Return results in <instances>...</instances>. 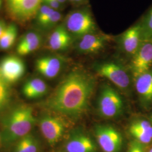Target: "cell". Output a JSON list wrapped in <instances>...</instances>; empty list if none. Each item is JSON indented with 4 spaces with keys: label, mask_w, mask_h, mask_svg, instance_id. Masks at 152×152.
I'll return each mask as SVG.
<instances>
[{
    "label": "cell",
    "mask_w": 152,
    "mask_h": 152,
    "mask_svg": "<svg viewBox=\"0 0 152 152\" xmlns=\"http://www.w3.org/2000/svg\"><path fill=\"white\" fill-rule=\"evenodd\" d=\"M18 35V29L14 24L7 25L5 31L0 38V50L10 49L15 43Z\"/></svg>",
    "instance_id": "44dd1931"
},
{
    "label": "cell",
    "mask_w": 152,
    "mask_h": 152,
    "mask_svg": "<svg viewBox=\"0 0 152 152\" xmlns=\"http://www.w3.org/2000/svg\"><path fill=\"white\" fill-rule=\"evenodd\" d=\"M76 5H82L86 3L87 0H68Z\"/></svg>",
    "instance_id": "f1b7e54d"
},
{
    "label": "cell",
    "mask_w": 152,
    "mask_h": 152,
    "mask_svg": "<svg viewBox=\"0 0 152 152\" xmlns=\"http://www.w3.org/2000/svg\"><path fill=\"white\" fill-rule=\"evenodd\" d=\"M57 1H58L59 2H60V3H61L63 4H64L68 0H57Z\"/></svg>",
    "instance_id": "f546056e"
},
{
    "label": "cell",
    "mask_w": 152,
    "mask_h": 152,
    "mask_svg": "<svg viewBox=\"0 0 152 152\" xmlns=\"http://www.w3.org/2000/svg\"><path fill=\"white\" fill-rule=\"evenodd\" d=\"M48 86L43 80L38 78H32L26 82L22 88L24 96L28 99L41 98L47 94Z\"/></svg>",
    "instance_id": "d6986e66"
},
{
    "label": "cell",
    "mask_w": 152,
    "mask_h": 152,
    "mask_svg": "<svg viewBox=\"0 0 152 152\" xmlns=\"http://www.w3.org/2000/svg\"><path fill=\"white\" fill-rule=\"evenodd\" d=\"M143 41L152 42V7L140 21Z\"/></svg>",
    "instance_id": "603a6c76"
},
{
    "label": "cell",
    "mask_w": 152,
    "mask_h": 152,
    "mask_svg": "<svg viewBox=\"0 0 152 152\" xmlns=\"http://www.w3.org/2000/svg\"><path fill=\"white\" fill-rule=\"evenodd\" d=\"M64 63L63 58L47 55L39 58L35 62V66L38 73L45 77L54 78L60 73Z\"/></svg>",
    "instance_id": "5bb4252c"
},
{
    "label": "cell",
    "mask_w": 152,
    "mask_h": 152,
    "mask_svg": "<svg viewBox=\"0 0 152 152\" xmlns=\"http://www.w3.org/2000/svg\"><path fill=\"white\" fill-rule=\"evenodd\" d=\"M131 136L143 145L152 142V124L150 121L138 118L131 123L129 128Z\"/></svg>",
    "instance_id": "e0dca14e"
},
{
    "label": "cell",
    "mask_w": 152,
    "mask_h": 152,
    "mask_svg": "<svg viewBox=\"0 0 152 152\" xmlns=\"http://www.w3.org/2000/svg\"><path fill=\"white\" fill-rule=\"evenodd\" d=\"M7 26V25L6 24V22L3 20L0 19V38L5 32Z\"/></svg>",
    "instance_id": "83f0119b"
},
{
    "label": "cell",
    "mask_w": 152,
    "mask_h": 152,
    "mask_svg": "<svg viewBox=\"0 0 152 152\" xmlns=\"http://www.w3.org/2000/svg\"><path fill=\"white\" fill-rule=\"evenodd\" d=\"M31 107L26 104L16 106L2 121L1 143L9 146L29 134L36 123Z\"/></svg>",
    "instance_id": "7a4b0ae2"
},
{
    "label": "cell",
    "mask_w": 152,
    "mask_h": 152,
    "mask_svg": "<svg viewBox=\"0 0 152 152\" xmlns=\"http://www.w3.org/2000/svg\"><path fill=\"white\" fill-rule=\"evenodd\" d=\"M1 5H2V0H0V8L1 7Z\"/></svg>",
    "instance_id": "1f68e13d"
},
{
    "label": "cell",
    "mask_w": 152,
    "mask_h": 152,
    "mask_svg": "<svg viewBox=\"0 0 152 152\" xmlns=\"http://www.w3.org/2000/svg\"><path fill=\"white\" fill-rule=\"evenodd\" d=\"M11 100L10 84L4 80L0 72V112L7 108Z\"/></svg>",
    "instance_id": "7402d4cb"
},
{
    "label": "cell",
    "mask_w": 152,
    "mask_h": 152,
    "mask_svg": "<svg viewBox=\"0 0 152 152\" xmlns=\"http://www.w3.org/2000/svg\"><path fill=\"white\" fill-rule=\"evenodd\" d=\"M150 121L152 122V114L151 115V118H150Z\"/></svg>",
    "instance_id": "4dcf8cb0"
},
{
    "label": "cell",
    "mask_w": 152,
    "mask_h": 152,
    "mask_svg": "<svg viewBox=\"0 0 152 152\" xmlns=\"http://www.w3.org/2000/svg\"><path fill=\"white\" fill-rule=\"evenodd\" d=\"M127 152H145L144 145L134 140L130 143Z\"/></svg>",
    "instance_id": "484cf974"
},
{
    "label": "cell",
    "mask_w": 152,
    "mask_h": 152,
    "mask_svg": "<svg viewBox=\"0 0 152 152\" xmlns=\"http://www.w3.org/2000/svg\"><path fill=\"white\" fill-rule=\"evenodd\" d=\"M97 110L98 113L104 118H117L124 110L123 99L114 88L108 84H104L98 95Z\"/></svg>",
    "instance_id": "277c9868"
},
{
    "label": "cell",
    "mask_w": 152,
    "mask_h": 152,
    "mask_svg": "<svg viewBox=\"0 0 152 152\" xmlns=\"http://www.w3.org/2000/svg\"><path fill=\"white\" fill-rule=\"evenodd\" d=\"M95 134L99 145L103 152H120L123 144V137L114 127L108 125H98L95 127Z\"/></svg>",
    "instance_id": "52a82bcc"
},
{
    "label": "cell",
    "mask_w": 152,
    "mask_h": 152,
    "mask_svg": "<svg viewBox=\"0 0 152 152\" xmlns=\"http://www.w3.org/2000/svg\"><path fill=\"white\" fill-rule=\"evenodd\" d=\"M94 68L100 76L108 80L121 90L128 92L131 87L130 76L125 67L113 61L95 63Z\"/></svg>",
    "instance_id": "5b68a950"
},
{
    "label": "cell",
    "mask_w": 152,
    "mask_h": 152,
    "mask_svg": "<svg viewBox=\"0 0 152 152\" xmlns=\"http://www.w3.org/2000/svg\"><path fill=\"white\" fill-rule=\"evenodd\" d=\"M61 19L62 15L60 11L54 10L39 27L46 30L55 28L58 26V23Z\"/></svg>",
    "instance_id": "cb8c5ba5"
},
{
    "label": "cell",
    "mask_w": 152,
    "mask_h": 152,
    "mask_svg": "<svg viewBox=\"0 0 152 152\" xmlns=\"http://www.w3.org/2000/svg\"><path fill=\"white\" fill-rule=\"evenodd\" d=\"M39 127L47 142L50 145H54L64 135L66 126L59 117L45 114L39 121Z\"/></svg>",
    "instance_id": "ba28073f"
},
{
    "label": "cell",
    "mask_w": 152,
    "mask_h": 152,
    "mask_svg": "<svg viewBox=\"0 0 152 152\" xmlns=\"http://www.w3.org/2000/svg\"><path fill=\"white\" fill-rule=\"evenodd\" d=\"M12 152H38L39 143L38 139L29 133L16 141Z\"/></svg>",
    "instance_id": "ffe728a7"
},
{
    "label": "cell",
    "mask_w": 152,
    "mask_h": 152,
    "mask_svg": "<svg viewBox=\"0 0 152 152\" xmlns=\"http://www.w3.org/2000/svg\"><path fill=\"white\" fill-rule=\"evenodd\" d=\"M25 72V63L18 56H7L0 61L1 74L10 85L19 81L24 75Z\"/></svg>",
    "instance_id": "8fae6325"
},
{
    "label": "cell",
    "mask_w": 152,
    "mask_h": 152,
    "mask_svg": "<svg viewBox=\"0 0 152 152\" xmlns=\"http://www.w3.org/2000/svg\"><path fill=\"white\" fill-rule=\"evenodd\" d=\"M64 152H97V147L92 139L80 130L72 132L65 142Z\"/></svg>",
    "instance_id": "4fadbf2b"
},
{
    "label": "cell",
    "mask_w": 152,
    "mask_h": 152,
    "mask_svg": "<svg viewBox=\"0 0 152 152\" xmlns=\"http://www.w3.org/2000/svg\"><path fill=\"white\" fill-rule=\"evenodd\" d=\"M10 16L19 22L31 20L36 15L42 0H5Z\"/></svg>",
    "instance_id": "8992f818"
},
{
    "label": "cell",
    "mask_w": 152,
    "mask_h": 152,
    "mask_svg": "<svg viewBox=\"0 0 152 152\" xmlns=\"http://www.w3.org/2000/svg\"><path fill=\"white\" fill-rule=\"evenodd\" d=\"M77 51L81 54H94L103 50L111 40V36L103 33H90L77 39Z\"/></svg>",
    "instance_id": "9c48e42d"
},
{
    "label": "cell",
    "mask_w": 152,
    "mask_h": 152,
    "mask_svg": "<svg viewBox=\"0 0 152 152\" xmlns=\"http://www.w3.org/2000/svg\"><path fill=\"white\" fill-rule=\"evenodd\" d=\"M43 42V38L39 33L29 32L25 34L16 46L17 54L20 56L29 54L38 50Z\"/></svg>",
    "instance_id": "ac0fdd59"
},
{
    "label": "cell",
    "mask_w": 152,
    "mask_h": 152,
    "mask_svg": "<svg viewBox=\"0 0 152 152\" xmlns=\"http://www.w3.org/2000/svg\"><path fill=\"white\" fill-rule=\"evenodd\" d=\"M131 71L134 78L152 68V42L143 41L131 57Z\"/></svg>",
    "instance_id": "30bf717a"
},
{
    "label": "cell",
    "mask_w": 152,
    "mask_h": 152,
    "mask_svg": "<svg viewBox=\"0 0 152 152\" xmlns=\"http://www.w3.org/2000/svg\"><path fill=\"white\" fill-rule=\"evenodd\" d=\"M95 85L91 75L82 68L74 69L63 79L45 105L69 117H80L87 110Z\"/></svg>",
    "instance_id": "6da1fadb"
},
{
    "label": "cell",
    "mask_w": 152,
    "mask_h": 152,
    "mask_svg": "<svg viewBox=\"0 0 152 152\" xmlns=\"http://www.w3.org/2000/svg\"><path fill=\"white\" fill-rule=\"evenodd\" d=\"M148 152H152V147L149 149V151H148Z\"/></svg>",
    "instance_id": "836d02e7"
},
{
    "label": "cell",
    "mask_w": 152,
    "mask_h": 152,
    "mask_svg": "<svg viewBox=\"0 0 152 152\" xmlns=\"http://www.w3.org/2000/svg\"><path fill=\"white\" fill-rule=\"evenodd\" d=\"M135 86L141 105L148 109L152 107V68L135 78Z\"/></svg>",
    "instance_id": "9a60e30c"
},
{
    "label": "cell",
    "mask_w": 152,
    "mask_h": 152,
    "mask_svg": "<svg viewBox=\"0 0 152 152\" xmlns=\"http://www.w3.org/2000/svg\"><path fill=\"white\" fill-rule=\"evenodd\" d=\"M43 4L44 5H42L41 6L36 15L37 22L39 26H40L49 18L51 14L55 10L50 7L44 4Z\"/></svg>",
    "instance_id": "d4e9b609"
},
{
    "label": "cell",
    "mask_w": 152,
    "mask_h": 152,
    "mask_svg": "<svg viewBox=\"0 0 152 152\" xmlns=\"http://www.w3.org/2000/svg\"><path fill=\"white\" fill-rule=\"evenodd\" d=\"M73 39L64 25L59 24L54 28L50 34L48 40V47L54 51H64L71 46Z\"/></svg>",
    "instance_id": "2e32d148"
},
{
    "label": "cell",
    "mask_w": 152,
    "mask_h": 152,
    "mask_svg": "<svg viewBox=\"0 0 152 152\" xmlns=\"http://www.w3.org/2000/svg\"><path fill=\"white\" fill-rule=\"evenodd\" d=\"M118 42L121 50L129 56H133L142 42L140 22L120 34Z\"/></svg>",
    "instance_id": "7c38bea8"
},
{
    "label": "cell",
    "mask_w": 152,
    "mask_h": 152,
    "mask_svg": "<svg viewBox=\"0 0 152 152\" xmlns=\"http://www.w3.org/2000/svg\"><path fill=\"white\" fill-rule=\"evenodd\" d=\"M42 2L53 9L58 11L61 9L64 5V4L60 3L57 0H42Z\"/></svg>",
    "instance_id": "4316f807"
},
{
    "label": "cell",
    "mask_w": 152,
    "mask_h": 152,
    "mask_svg": "<svg viewBox=\"0 0 152 152\" xmlns=\"http://www.w3.org/2000/svg\"><path fill=\"white\" fill-rule=\"evenodd\" d=\"M1 141V131H0V142Z\"/></svg>",
    "instance_id": "d6a6232c"
},
{
    "label": "cell",
    "mask_w": 152,
    "mask_h": 152,
    "mask_svg": "<svg viewBox=\"0 0 152 152\" xmlns=\"http://www.w3.org/2000/svg\"><path fill=\"white\" fill-rule=\"evenodd\" d=\"M63 24L76 39L88 34L98 32L96 23L90 10L87 7L71 11L65 17Z\"/></svg>",
    "instance_id": "3957f363"
}]
</instances>
